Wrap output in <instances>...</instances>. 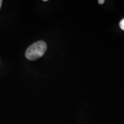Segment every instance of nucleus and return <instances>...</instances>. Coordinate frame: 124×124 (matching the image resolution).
Instances as JSON below:
<instances>
[{
    "label": "nucleus",
    "instance_id": "obj_1",
    "mask_svg": "<svg viewBox=\"0 0 124 124\" xmlns=\"http://www.w3.org/2000/svg\"><path fill=\"white\" fill-rule=\"evenodd\" d=\"M46 48V44L44 41H37L28 48L25 52L26 58L29 60L38 59L44 55Z\"/></svg>",
    "mask_w": 124,
    "mask_h": 124
},
{
    "label": "nucleus",
    "instance_id": "obj_2",
    "mask_svg": "<svg viewBox=\"0 0 124 124\" xmlns=\"http://www.w3.org/2000/svg\"><path fill=\"white\" fill-rule=\"evenodd\" d=\"M120 27L122 30L124 31V18L122 19L120 23Z\"/></svg>",
    "mask_w": 124,
    "mask_h": 124
},
{
    "label": "nucleus",
    "instance_id": "obj_3",
    "mask_svg": "<svg viewBox=\"0 0 124 124\" xmlns=\"http://www.w3.org/2000/svg\"><path fill=\"white\" fill-rule=\"evenodd\" d=\"M98 3L100 4H103V3L105 2V1L104 0H98Z\"/></svg>",
    "mask_w": 124,
    "mask_h": 124
},
{
    "label": "nucleus",
    "instance_id": "obj_4",
    "mask_svg": "<svg viewBox=\"0 0 124 124\" xmlns=\"http://www.w3.org/2000/svg\"><path fill=\"white\" fill-rule=\"evenodd\" d=\"M2 0H0V9H1V5H2Z\"/></svg>",
    "mask_w": 124,
    "mask_h": 124
},
{
    "label": "nucleus",
    "instance_id": "obj_5",
    "mask_svg": "<svg viewBox=\"0 0 124 124\" xmlns=\"http://www.w3.org/2000/svg\"><path fill=\"white\" fill-rule=\"evenodd\" d=\"M48 0H43V1H45V2H46V1H47Z\"/></svg>",
    "mask_w": 124,
    "mask_h": 124
}]
</instances>
